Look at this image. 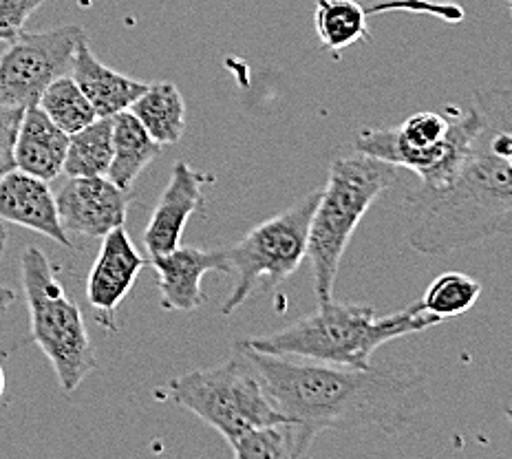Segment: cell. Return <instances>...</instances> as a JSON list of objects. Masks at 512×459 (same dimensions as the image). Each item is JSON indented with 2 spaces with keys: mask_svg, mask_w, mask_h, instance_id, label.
<instances>
[{
  "mask_svg": "<svg viewBox=\"0 0 512 459\" xmlns=\"http://www.w3.org/2000/svg\"><path fill=\"white\" fill-rule=\"evenodd\" d=\"M471 106L477 124L455 177L404 199L407 241L420 254L442 256L512 234V84L477 89Z\"/></svg>",
  "mask_w": 512,
  "mask_h": 459,
  "instance_id": "obj_1",
  "label": "cell"
},
{
  "mask_svg": "<svg viewBox=\"0 0 512 459\" xmlns=\"http://www.w3.org/2000/svg\"><path fill=\"white\" fill-rule=\"evenodd\" d=\"M440 323V318L424 314L420 303H413L396 314L378 316L373 307L329 298L296 323L245 343L263 354L365 369L371 367L373 351L382 345Z\"/></svg>",
  "mask_w": 512,
  "mask_h": 459,
  "instance_id": "obj_3",
  "label": "cell"
},
{
  "mask_svg": "<svg viewBox=\"0 0 512 459\" xmlns=\"http://www.w3.org/2000/svg\"><path fill=\"white\" fill-rule=\"evenodd\" d=\"M482 296V283L462 272L440 274L420 298L424 314L440 320H451L473 309Z\"/></svg>",
  "mask_w": 512,
  "mask_h": 459,
  "instance_id": "obj_22",
  "label": "cell"
},
{
  "mask_svg": "<svg viewBox=\"0 0 512 459\" xmlns=\"http://www.w3.org/2000/svg\"><path fill=\"white\" fill-rule=\"evenodd\" d=\"M316 433L296 420H281L256 426L230 442L237 459H298L309 453Z\"/></svg>",
  "mask_w": 512,
  "mask_h": 459,
  "instance_id": "obj_18",
  "label": "cell"
},
{
  "mask_svg": "<svg viewBox=\"0 0 512 459\" xmlns=\"http://www.w3.org/2000/svg\"><path fill=\"white\" fill-rule=\"evenodd\" d=\"M367 9L358 0H316L314 27L327 51L340 53L369 40Z\"/></svg>",
  "mask_w": 512,
  "mask_h": 459,
  "instance_id": "obj_20",
  "label": "cell"
},
{
  "mask_svg": "<svg viewBox=\"0 0 512 459\" xmlns=\"http://www.w3.org/2000/svg\"><path fill=\"white\" fill-rule=\"evenodd\" d=\"M111 157L113 117H95L89 126L69 135L62 173L67 177H106Z\"/></svg>",
  "mask_w": 512,
  "mask_h": 459,
  "instance_id": "obj_21",
  "label": "cell"
},
{
  "mask_svg": "<svg viewBox=\"0 0 512 459\" xmlns=\"http://www.w3.org/2000/svg\"><path fill=\"white\" fill-rule=\"evenodd\" d=\"M398 175V166L356 151L332 162L307 237V259L312 263L318 303L334 298L340 261L358 223L384 192L398 184Z\"/></svg>",
  "mask_w": 512,
  "mask_h": 459,
  "instance_id": "obj_4",
  "label": "cell"
},
{
  "mask_svg": "<svg viewBox=\"0 0 512 459\" xmlns=\"http://www.w3.org/2000/svg\"><path fill=\"white\" fill-rule=\"evenodd\" d=\"M128 111L162 146L177 144L186 133V100L173 82L148 84Z\"/></svg>",
  "mask_w": 512,
  "mask_h": 459,
  "instance_id": "obj_19",
  "label": "cell"
},
{
  "mask_svg": "<svg viewBox=\"0 0 512 459\" xmlns=\"http://www.w3.org/2000/svg\"><path fill=\"white\" fill-rule=\"evenodd\" d=\"M38 106L47 113L53 124L69 135L78 133L80 128L89 126L95 117H98L89 98L82 93L78 82L73 80L69 73L49 84L45 93L40 95Z\"/></svg>",
  "mask_w": 512,
  "mask_h": 459,
  "instance_id": "obj_23",
  "label": "cell"
},
{
  "mask_svg": "<svg viewBox=\"0 0 512 459\" xmlns=\"http://www.w3.org/2000/svg\"><path fill=\"white\" fill-rule=\"evenodd\" d=\"M25 109H0V179L16 168V137Z\"/></svg>",
  "mask_w": 512,
  "mask_h": 459,
  "instance_id": "obj_25",
  "label": "cell"
},
{
  "mask_svg": "<svg viewBox=\"0 0 512 459\" xmlns=\"http://www.w3.org/2000/svg\"><path fill=\"white\" fill-rule=\"evenodd\" d=\"M5 243H7V230H5V226H3V219H0V259H3Z\"/></svg>",
  "mask_w": 512,
  "mask_h": 459,
  "instance_id": "obj_27",
  "label": "cell"
},
{
  "mask_svg": "<svg viewBox=\"0 0 512 459\" xmlns=\"http://www.w3.org/2000/svg\"><path fill=\"white\" fill-rule=\"evenodd\" d=\"M215 175L201 173L186 162H177L166 190L159 197L144 232V245L148 256L166 254L181 245V237L190 217L204 206V188L212 184Z\"/></svg>",
  "mask_w": 512,
  "mask_h": 459,
  "instance_id": "obj_13",
  "label": "cell"
},
{
  "mask_svg": "<svg viewBox=\"0 0 512 459\" xmlns=\"http://www.w3.org/2000/svg\"><path fill=\"white\" fill-rule=\"evenodd\" d=\"M20 279L29 307L31 343L49 358L62 391L73 393L98 369L80 307L56 279L47 254L34 245L20 256Z\"/></svg>",
  "mask_w": 512,
  "mask_h": 459,
  "instance_id": "obj_5",
  "label": "cell"
},
{
  "mask_svg": "<svg viewBox=\"0 0 512 459\" xmlns=\"http://www.w3.org/2000/svg\"><path fill=\"white\" fill-rule=\"evenodd\" d=\"M177 407L195 413L228 444L256 426L287 420L274 407L261 378L234 349V356L217 367L195 369L166 384Z\"/></svg>",
  "mask_w": 512,
  "mask_h": 459,
  "instance_id": "obj_7",
  "label": "cell"
},
{
  "mask_svg": "<svg viewBox=\"0 0 512 459\" xmlns=\"http://www.w3.org/2000/svg\"><path fill=\"white\" fill-rule=\"evenodd\" d=\"M506 418H508V422L512 426V409H506Z\"/></svg>",
  "mask_w": 512,
  "mask_h": 459,
  "instance_id": "obj_29",
  "label": "cell"
},
{
  "mask_svg": "<svg viewBox=\"0 0 512 459\" xmlns=\"http://www.w3.org/2000/svg\"><path fill=\"white\" fill-rule=\"evenodd\" d=\"M67 148L69 133L53 124L38 104L25 109L14 148L18 170L53 181L62 175Z\"/></svg>",
  "mask_w": 512,
  "mask_h": 459,
  "instance_id": "obj_16",
  "label": "cell"
},
{
  "mask_svg": "<svg viewBox=\"0 0 512 459\" xmlns=\"http://www.w3.org/2000/svg\"><path fill=\"white\" fill-rule=\"evenodd\" d=\"M475 124L473 106L448 104L444 113L420 111L398 128H365L354 151L413 170L424 188H442L460 170Z\"/></svg>",
  "mask_w": 512,
  "mask_h": 459,
  "instance_id": "obj_6",
  "label": "cell"
},
{
  "mask_svg": "<svg viewBox=\"0 0 512 459\" xmlns=\"http://www.w3.org/2000/svg\"><path fill=\"white\" fill-rule=\"evenodd\" d=\"M131 201V190L115 186L109 177H69L56 195L64 230L89 239L124 226Z\"/></svg>",
  "mask_w": 512,
  "mask_h": 459,
  "instance_id": "obj_11",
  "label": "cell"
},
{
  "mask_svg": "<svg viewBox=\"0 0 512 459\" xmlns=\"http://www.w3.org/2000/svg\"><path fill=\"white\" fill-rule=\"evenodd\" d=\"M318 197L320 190L307 192L287 210L252 228L241 241L228 245L226 256L230 270L237 272V283L221 305L223 316L237 312L252 296L279 287L301 268Z\"/></svg>",
  "mask_w": 512,
  "mask_h": 459,
  "instance_id": "obj_8",
  "label": "cell"
},
{
  "mask_svg": "<svg viewBox=\"0 0 512 459\" xmlns=\"http://www.w3.org/2000/svg\"><path fill=\"white\" fill-rule=\"evenodd\" d=\"M0 219L34 230L60 243L62 248H73L69 232L60 221L56 195L51 192L49 181L18 168L0 179Z\"/></svg>",
  "mask_w": 512,
  "mask_h": 459,
  "instance_id": "obj_14",
  "label": "cell"
},
{
  "mask_svg": "<svg viewBox=\"0 0 512 459\" xmlns=\"http://www.w3.org/2000/svg\"><path fill=\"white\" fill-rule=\"evenodd\" d=\"M71 78L78 82L82 93L87 95L98 117H113L131 109V104L140 98L146 82H137L106 67L91 51L87 38H82L73 53Z\"/></svg>",
  "mask_w": 512,
  "mask_h": 459,
  "instance_id": "obj_15",
  "label": "cell"
},
{
  "mask_svg": "<svg viewBox=\"0 0 512 459\" xmlns=\"http://www.w3.org/2000/svg\"><path fill=\"white\" fill-rule=\"evenodd\" d=\"M508 7H510V16H512V0H508Z\"/></svg>",
  "mask_w": 512,
  "mask_h": 459,
  "instance_id": "obj_30",
  "label": "cell"
},
{
  "mask_svg": "<svg viewBox=\"0 0 512 459\" xmlns=\"http://www.w3.org/2000/svg\"><path fill=\"white\" fill-rule=\"evenodd\" d=\"M47 0H0V40L16 42L25 34V25L36 14V9L45 5Z\"/></svg>",
  "mask_w": 512,
  "mask_h": 459,
  "instance_id": "obj_24",
  "label": "cell"
},
{
  "mask_svg": "<svg viewBox=\"0 0 512 459\" xmlns=\"http://www.w3.org/2000/svg\"><path fill=\"white\" fill-rule=\"evenodd\" d=\"M84 36L78 25L25 34L0 56V109H29L49 84L71 73L73 53Z\"/></svg>",
  "mask_w": 512,
  "mask_h": 459,
  "instance_id": "obj_9",
  "label": "cell"
},
{
  "mask_svg": "<svg viewBox=\"0 0 512 459\" xmlns=\"http://www.w3.org/2000/svg\"><path fill=\"white\" fill-rule=\"evenodd\" d=\"M261 378L274 407L316 435L380 429L396 435L431 402L426 378L409 365L347 367L263 354L245 340L234 345Z\"/></svg>",
  "mask_w": 512,
  "mask_h": 459,
  "instance_id": "obj_2",
  "label": "cell"
},
{
  "mask_svg": "<svg viewBox=\"0 0 512 459\" xmlns=\"http://www.w3.org/2000/svg\"><path fill=\"white\" fill-rule=\"evenodd\" d=\"M16 301V292L12 290V287H5L0 285V314L5 312V309L12 305Z\"/></svg>",
  "mask_w": 512,
  "mask_h": 459,
  "instance_id": "obj_26",
  "label": "cell"
},
{
  "mask_svg": "<svg viewBox=\"0 0 512 459\" xmlns=\"http://www.w3.org/2000/svg\"><path fill=\"white\" fill-rule=\"evenodd\" d=\"M157 274V290L166 312H195L206 303L201 281L210 272L230 274V263L223 250H201L195 245H179L166 254L151 256Z\"/></svg>",
  "mask_w": 512,
  "mask_h": 459,
  "instance_id": "obj_12",
  "label": "cell"
},
{
  "mask_svg": "<svg viewBox=\"0 0 512 459\" xmlns=\"http://www.w3.org/2000/svg\"><path fill=\"white\" fill-rule=\"evenodd\" d=\"M146 265L148 261L135 248L131 234L124 230V226L102 237L100 254L87 279V301L98 325H102L106 332H120V327H117V307L133 290L137 276Z\"/></svg>",
  "mask_w": 512,
  "mask_h": 459,
  "instance_id": "obj_10",
  "label": "cell"
},
{
  "mask_svg": "<svg viewBox=\"0 0 512 459\" xmlns=\"http://www.w3.org/2000/svg\"><path fill=\"white\" fill-rule=\"evenodd\" d=\"M5 393V371H3V365H0V398H3Z\"/></svg>",
  "mask_w": 512,
  "mask_h": 459,
  "instance_id": "obj_28",
  "label": "cell"
},
{
  "mask_svg": "<svg viewBox=\"0 0 512 459\" xmlns=\"http://www.w3.org/2000/svg\"><path fill=\"white\" fill-rule=\"evenodd\" d=\"M162 155V144L148 135L142 122L131 111L113 115V157L109 177L122 190H133V184L155 159Z\"/></svg>",
  "mask_w": 512,
  "mask_h": 459,
  "instance_id": "obj_17",
  "label": "cell"
}]
</instances>
